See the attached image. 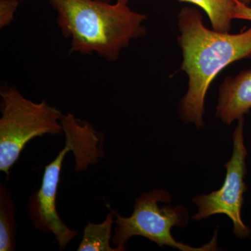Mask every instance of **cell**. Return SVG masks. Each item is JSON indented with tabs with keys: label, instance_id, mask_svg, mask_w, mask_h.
Wrapping results in <instances>:
<instances>
[{
	"label": "cell",
	"instance_id": "7",
	"mask_svg": "<svg viewBox=\"0 0 251 251\" xmlns=\"http://www.w3.org/2000/svg\"><path fill=\"white\" fill-rule=\"evenodd\" d=\"M251 108V69L227 77L220 87L216 115L230 125L244 117Z\"/></svg>",
	"mask_w": 251,
	"mask_h": 251
},
{
	"label": "cell",
	"instance_id": "5",
	"mask_svg": "<svg viewBox=\"0 0 251 251\" xmlns=\"http://www.w3.org/2000/svg\"><path fill=\"white\" fill-rule=\"evenodd\" d=\"M247 154L244 145V117H242L239 119L234 130L232 157L225 165L227 174L224 184L219 191L193 199V202L198 206V213L193 216V219L201 221L214 214H225L233 222L234 232L237 237L245 238L250 235L251 229L244 224L241 216L244 202V194L247 188L244 181L247 174Z\"/></svg>",
	"mask_w": 251,
	"mask_h": 251
},
{
	"label": "cell",
	"instance_id": "2",
	"mask_svg": "<svg viewBox=\"0 0 251 251\" xmlns=\"http://www.w3.org/2000/svg\"><path fill=\"white\" fill-rule=\"evenodd\" d=\"M57 14L63 35L71 39L70 53L97 54L115 61L130 41L145 34L146 15L130 9L128 0H49Z\"/></svg>",
	"mask_w": 251,
	"mask_h": 251
},
{
	"label": "cell",
	"instance_id": "12",
	"mask_svg": "<svg viewBox=\"0 0 251 251\" xmlns=\"http://www.w3.org/2000/svg\"><path fill=\"white\" fill-rule=\"evenodd\" d=\"M233 19L251 21V7L237 0L233 13Z\"/></svg>",
	"mask_w": 251,
	"mask_h": 251
},
{
	"label": "cell",
	"instance_id": "4",
	"mask_svg": "<svg viewBox=\"0 0 251 251\" xmlns=\"http://www.w3.org/2000/svg\"><path fill=\"white\" fill-rule=\"evenodd\" d=\"M171 198L166 191L156 189L144 193L135 201L134 211L130 217H123L110 208L115 217V234L112 242L119 251L126 250V244L130 237L141 236L156 243L160 247L168 246L182 251H214L216 237L210 243L201 248H194L176 242L171 234L175 226H184L187 221L186 209L181 206H158V202H170Z\"/></svg>",
	"mask_w": 251,
	"mask_h": 251
},
{
	"label": "cell",
	"instance_id": "9",
	"mask_svg": "<svg viewBox=\"0 0 251 251\" xmlns=\"http://www.w3.org/2000/svg\"><path fill=\"white\" fill-rule=\"evenodd\" d=\"M115 216L113 211L110 209V212L101 224H94L89 222L84 229L83 237L77 251H120L117 247H110V241L112 239V225Z\"/></svg>",
	"mask_w": 251,
	"mask_h": 251
},
{
	"label": "cell",
	"instance_id": "6",
	"mask_svg": "<svg viewBox=\"0 0 251 251\" xmlns=\"http://www.w3.org/2000/svg\"><path fill=\"white\" fill-rule=\"evenodd\" d=\"M63 132L66 137L65 146L54 161L46 166L41 188L34 193L28 202L29 217L33 226L41 232L53 234L61 250L78 234L63 222L56 208L63 161L69 151L74 153L76 150V142L72 130L63 128Z\"/></svg>",
	"mask_w": 251,
	"mask_h": 251
},
{
	"label": "cell",
	"instance_id": "1",
	"mask_svg": "<svg viewBox=\"0 0 251 251\" xmlns=\"http://www.w3.org/2000/svg\"><path fill=\"white\" fill-rule=\"evenodd\" d=\"M178 27L181 70L188 77L187 93L180 103V112L186 122L201 127L206 94L212 81L232 63L251 58V27L236 34L211 30L204 26L200 11L188 6L178 15Z\"/></svg>",
	"mask_w": 251,
	"mask_h": 251
},
{
	"label": "cell",
	"instance_id": "13",
	"mask_svg": "<svg viewBox=\"0 0 251 251\" xmlns=\"http://www.w3.org/2000/svg\"><path fill=\"white\" fill-rule=\"evenodd\" d=\"M239 1L247 5H250L251 4V0H239Z\"/></svg>",
	"mask_w": 251,
	"mask_h": 251
},
{
	"label": "cell",
	"instance_id": "8",
	"mask_svg": "<svg viewBox=\"0 0 251 251\" xmlns=\"http://www.w3.org/2000/svg\"><path fill=\"white\" fill-rule=\"evenodd\" d=\"M16 208L9 190L0 184V251L16 250Z\"/></svg>",
	"mask_w": 251,
	"mask_h": 251
},
{
	"label": "cell",
	"instance_id": "10",
	"mask_svg": "<svg viewBox=\"0 0 251 251\" xmlns=\"http://www.w3.org/2000/svg\"><path fill=\"white\" fill-rule=\"evenodd\" d=\"M191 3L205 11L213 29L220 32H229L237 0H179Z\"/></svg>",
	"mask_w": 251,
	"mask_h": 251
},
{
	"label": "cell",
	"instance_id": "11",
	"mask_svg": "<svg viewBox=\"0 0 251 251\" xmlns=\"http://www.w3.org/2000/svg\"><path fill=\"white\" fill-rule=\"evenodd\" d=\"M19 0H0V27L9 25L14 21Z\"/></svg>",
	"mask_w": 251,
	"mask_h": 251
},
{
	"label": "cell",
	"instance_id": "3",
	"mask_svg": "<svg viewBox=\"0 0 251 251\" xmlns=\"http://www.w3.org/2000/svg\"><path fill=\"white\" fill-rule=\"evenodd\" d=\"M0 171L6 176L31 140L63 133V114L46 100L36 103L14 87L0 92Z\"/></svg>",
	"mask_w": 251,
	"mask_h": 251
}]
</instances>
